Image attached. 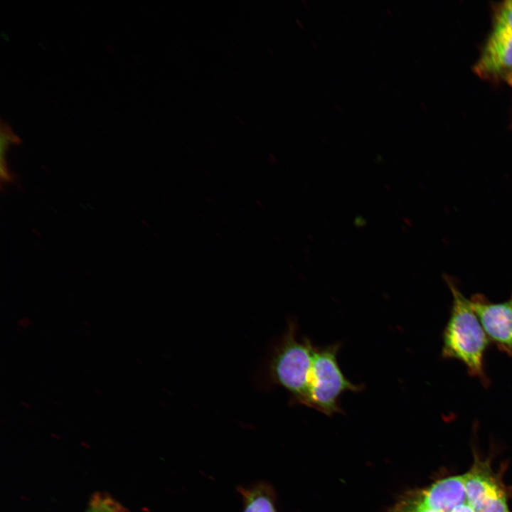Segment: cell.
<instances>
[{
  "label": "cell",
  "instance_id": "8992f818",
  "mask_svg": "<svg viewBox=\"0 0 512 512\" xmlns=\"http://www.w3.org/2000/svg\"><path fill=\"white\" fill-rule=\"evenodd\" d=\"M483 79L503 78L512 73V32L495 26L473 67Z\"/></svg>",
  "mask_w": 512,
  "mask_h": 512
},
{
  "label": "cell",
  "instance_id": "30bf717a",
  "mask_svg": "<svg viewBox=\"0 0 512 512\" xmlns=\"http://www.w3.org/2000/svg\"><path fill=\"white\" fill-rule=\"evenodd\" d=\"M15 139L16 136L6 127V129L1 130L0 137V172L1 178L6 181L9 178L6 164V155L10 144L16 141Z\"/></svg>",
  "mask_w": 512,
  "mask_h": 512
},
{
  "label": "cell",
  "instance_id": "277c9868",
  "mask_svg": "<svg viewBox=\"0 0 512 512\" xmlns=\"http://www.w3.org/2000/svg\"><path fill=\"white\" fill-rule=\"evenodd\" d=\"M464 478L467 503L474 512H511L505 491L488 462L476 460Z\"/></svg>",
  "mask_w": 512,
  "mask_h": 512
},
{
  "label": "cell",
  "instance_id": "7c38bea8",
  "mask_svg": "<svg viewBox=\"0 0 512 512\" xmlns=\"http://www.w3.org/2000/svg\"><path fill=\"white\" fill-rule=\"evenodd\" d=\"M451 512H474V511L467 503H466L457 506Z\"/></svg>",
  "mask_w": 512,
  "mask_h": 512
},
{
  "label": "cell",
  "instance_id": "4fadbf2b",
  "mask_svg": "<svg viewBox=\"0 0 512 512\" xmlns=\"http://www.w3.org/2000/svg\"><path fill=\"white\" fill-rule=\"evenodd\" d=\"M503 80L512 87V73L506 76Z\"/></svg>",
  "mask_w": 512,
  "mask_h": 512
},
{
  "label": "cell",
  "instance_id": "7a4b0ae2",
  "mask_svg": "<svg viewBox=\"0 0 512 512\" xmlns=\"http://www.w3.org/2000/svg\"><path fill=\"white\" fill-rule=\"evenodd\" d=\"M314 347L307 338H299L294 324L276 347L270 362V375L294 400L308 406Z\"/></svg>",
  "mask_w": 512,
  "mask_h": 512
},
{
  "label": "cell",
  "instance_id": "9c48e42d",
  "mask_svg": "<svg viewBox=\"0 0 512 512\" xmlns=\"http://www.w3.org/2000/svg\"><path fill=\"white\" fill-rule=\"evenodd\" d=\"M89 507L92 512H126L125 508L119 503L102 494L95 495Z\"/></svg>",
  "mask_w": 512,
  "mask_h": 512
},
{
  "label": "cell",
  "instance_id": "6da1fadb",
  "mask_svg": "<svg viewBox=\"0 0 512 512\" xmlns=\"http://www.w3.org/2000/svg\"><path fill=\"white\" fill-rule=\"evenodd\" d=\"M445 281L453 300L449 320L443 331L442 356L444 358L461 361L468 373L478 378L486 387L489 382L484 370V358L489 340L469 299L449 277H445Z\"/></svg>",
  "mask_w": 512,
  "mask_h": 512
},
{
  "label": "cell",
  "instance_id": "8fae6325",
  "mask_svg": "<svg viewBox=\"0 0 512 512\" xmlns=\"http://www.w3.org/2000/svg\"><path fill=\"white\" fill-rule=\"evenodd\" d=\"M495 26H498L512 32V0L501 3L495 14Z\"/></svg>",
  "mask_w": 512,
  "mask_h": 512
},
{
  "label": "cell",
  "instance_id": "ba28073f",
  "mask_svg": "<svg viewBox=\"0 0 512 512\" xmlns=\"http://www.w3.org/2000/svg\"><path fill=\"white\" fill-rule=\"evenodd\" d=\"M238 491L242 500V512H277L274 491L267 483L240 487Z\"/></svg>",
  "mask_w": 512,
  "mask_h": 512
},
{
  "label": "cell",
  "instance_id": "3957f363",
  "mask_svg": "<svg viewBox=\"0 0 512 512\" xmlns=\"http://www.w3.org/2000/svg\"><path fill=\"white\" fill-rule=\"evenodd\" d=\"M339 348V343L314 347L308 407L327 415L341 412L338 400L343 393L363 388L343 373L337 360Z\"/></svg>",
  "mask_w": 512,
  "mask_h": 512
},
{
  "label": "cell",
  "instance_id": "5b68a950",
  "mask_svg": "<svg viewBox=\"0 0 512 512\" xmlns=\"http://www.w3.org/2000/svg\"><path fill=\"white\" fill-rule=\"evenodd\" d=\"M489 341L512 357V294L503 302L493 303L476 294L469 299Z\"/></svg>",
  "mask_w": 512,
  "mask_h": 512
},
{
  "label": "cell",
  "instance_id": "5bb4252c",
  "mask_svg": "<svg viewBox=\"0 0 512 512\" xmlns=\"http://www.w3.org/2000/svg\"><path fill=\"white\" fill-rule=\"evenodd\" d=\"M86 512H92V510L90 509V507L88 508V509L87 510V511H86Z\"/></svg>",
  "mask_w": 512,
  "mask_h": 512
},
{
  "label": "cell",
  "instance_id": "52a82bcc",
  "mask_svg": "<svg viewBox=\"0 0 512 512\" xmlns=\"http://www.w3.org/2000/svg\"><path fill=\"white\" fill-rule=\"evenodd\" d=\"M415 492L425 505L437 512H451L467 503L464 474L439 479Z\"/></svg>",
  "mask_w": 512,
  "mask_h": 512
}]
</instances>
